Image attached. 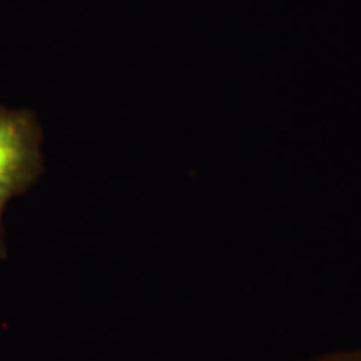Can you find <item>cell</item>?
I'll return each mask as SVG.
<instances>
[{
    "instance_id": "6da1fadb",
    "label": "cell",
    "mask_w": 361,
    "mask_h": 361,
    "mask_svg": "<svg viewBox=\"0 0 361 361\" xmlns=\"http://www.w3.org/2000/svg\"><path fill=\"white\" fill-rule=\"evenodd\" d=\"M42 139L32 111L0 107V229L8 202L29 191L42 174Z\"/></svg>"
},
{
    "instance_id": "7a4b0ae2",
    "label": "cell",
    "mask_w": 361,
    "mask_h": 361,
    "mask_svg": "<svg viewBox=\"0 0 361 361\" xmlns=\"http://www.w3.org/2000/svg\"><path fill=\"white\" fill-rule=\"evenodd\" d=\"M322 361H361V351H353V353H340L335 356H329Z\"/></svg>"
},
{
    "instance_id": "3957f363",
    "label": "cell",
    "mask_w": 361,
    "mask_h": 361,
    "mask_svg": "<svg viewBox=\"0 0 361 361\" xmlns=\"http://www.w3.org/2000/svg\"><path fill=\"white\" fill-rule=\"evenodd\" d=\"M6 258V239H4V228L0 229V261Z\"/></svg>"
}]
</instances>
